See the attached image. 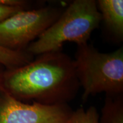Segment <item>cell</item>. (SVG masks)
<instances>
[{
  "instance_id": "cell-1",
  "label": "cell",
  "mask_w": 123,
  "mask_h": 123,
  "mask_svg": "<svg viewBox=\"0 0 123 123\" xmlns=\"http://www.w3.org/2000/svg\"><path fill=\"white\" fill-rule=\"evenodd\" d=\"M80 87L74 61L61 51L38 55L28 63L6 70L2 90L22 101L67 104Z\"/></svg>"
},
{
  "instance_id": "cell-2",
  "label": "cell",
  "mask_w": 123,
  "mask_h": 123,
  "mask_svg": "<svg viewBox=\"0 0 123 123\" xmlns=\"http://www.w3.org/2000/svg\"><path fill=\"white\" fill-rule=\"evenodd\" d=\"M101 22L96 1L75 0L26 51L34 56L61 51L66 42H74L78 46L87 43Z\"/></svg>"
},
{
  "instance_id": "cell-3",
  "label": "cell",
  "mask_w": 123,
  "mask_h": 123,
  "mask_svg": "<svg viewBox=\"0 0 123 123\" xmlns=\"http://www.w3.org/2000/svg\"><path fill=\"white\" fill-rule=\"evenodd\" d=\"M74 64L83 92L82 100L101 92L121 95L123 92V50L101 53L88 43L78 46Z\"/></svg>"
},
{
  "instance_id": "cell-4",
  "label": "cell",
  "mask_w": 123,
  "mask_h": 123,
  "mask_svg": "<svg viewBox=\"0 0 123 123\" xmlns=\"http://www.w3.org/2000/svg\"><path fill=\"white\" fill-rule=\"evenodd\" d=\"M56 7L22 10L0 22V46L14 51H26L59 18Z\"/></svg>"
},
{
  "instance_id": "cell-5",
  "label": "cell",
  "mask_w": 123,
  "mask_h": 123,
  "mask_svg": "<svg viewBox=\"0 0 123 123\" xmlns=\"http://www.w3.org/2000/svg\"><path fill=\"white\" fill-rule=\"evenodd\" d=\"M73 112L67 104L26 103L0 90V123H68Z\"/></svg>"
},
{
  "instance_id": "cell-6",
  "label": "cell",
  "mask_w": 123,
  "mask_h": 123,
  "mask_svg": "<svg viewBox=\"0 0 123 123\" xmlns=\"http://www.w3.org/2000/svg\"><path fill=\"white\" fill-rule=\"evenodd\" d=\"M97 7L106 28L117 39L123 38V1L99 0Z\"/></svg>"
},
{
  "instance_id": "cell-7",
  "label": "cell",
  "mask_w": 123,
  "mask_h": 123,
  "mask_svg": "<svg viewBox=\"0 0 123 123\" xmlns=\"http://www.w3.org/2000/svg\"><path fill=\"white\" fill-rule=\"evenodd\" d=\"M99 123H123V94L106 95Z\"/></svg>"
},
{
  "instance_id": "cell-8",
  "label": "cell",
  "mask_w": 123,
  "mask_h": 123,
  "mask_svg": "<svg viewBox=\"0 0 123 123\" xmlns=\"http://www.w3.org/2000/svg\"><path fill=\"white\" fill-rule=\"evenodd\" d=\"M34 56L26 51H14L0 46V64L10 70L28 63Z\"/></svg>"
},
{
  "instance_id": "cell-9",
  "label": "cell",
  "mask_w": 123,
  "mask_h": 123,
  "mask_svg": "<svg viewBox=\"0 0 123 123\" xmlns=\"http://www.w3.org/2000/svg\"><path fill=\"white\" fill-rule=\"evenodd\" d=\"M99 113L93 106L86 110L80 108L73 112L68 123H99Z\"/></svg>"
},
{
  "instance_id": "cell-10",
  "label": "cell",
  "mask_w": 123,
  "mask_h": 123,
  "mask_svg": "<svg viewBox=\"0 0 123 123\" xmlns=\"http://www.w3.org/2000/svg\"><path fill=\"white\" fill-rule=\"evenodd\" d=\"M22 10H26L18 7L10 6L0 4V22L14 14Z\"/></svg>"
},
{
  "instance_id": "cell-11",
  "label": "cell",
  "mask_w": 123,
  "mask_h": 123,
  "mask_svg": "<svg viewBox=\"0 0 123 123\" xmlns=\"http://www.w3.org/2000/svg\"><path fill=\"white\" fill-rule=\"evenodd\" d=\"M3 67L4 66L0 64V90L2 89V80H3V76H4V74L5 70H4Z\"/></svg>"
}]
</instances>
